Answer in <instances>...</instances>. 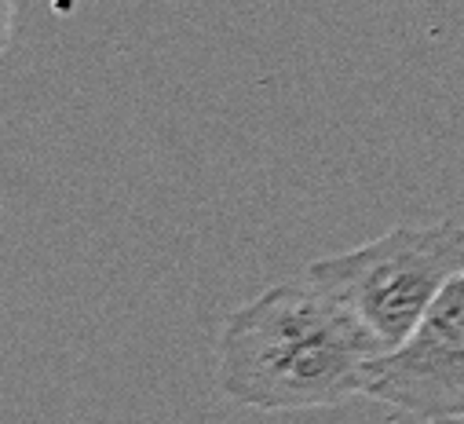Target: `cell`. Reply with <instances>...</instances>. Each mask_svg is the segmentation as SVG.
<instances>
[{"mask_svg": "<svg viewBox=\"0 0 464 424\" xmlns=\"http://www.w3.org/2000/svg\"><path fill=\"white\" fill-rule=\"evenodd\" d=\"M428 424H464V413H457V417H439V420H428Z\"/></svg>", "mask_w": 464, "mask_h": 424, "instance_id": "4", "label": "cell"}, {"mask_svg": "<svg viewBox=\"0 0 464 424\" xmlns=\"http://www.w3.org/2000/svg\"><path fill=\"white\" fill-rule=\"evenodd\" d=\"M464 271V227L453 220L428 227H395L352 253L307 267V282L343 304L392 352L399 348Z\"/></svg>", "mask_w": 464, "mask_h": 424, "instance_id": "2", "label": "cell"}, {"mask_svg": "<svg viewBox=\"0 0 464 424\" xmlns=\"http://www.w3.org/2000/svg\"><path fill=\"white\" fill-rule=\"evenodd\" d=\"M388 348L343 304L285 282L242 304L219 333V391L246 410L296 413L366 395Z\"/></svg>", "mask_w": 464, "mask_h": 424, "instance_id": "1", "label": "cell"}, {"mask_svg": "<svg viewBox=\"0 0 464 424\" xmlns=\"http://www.w3.org/2000/svg\"><path fill=\"white\" fill-rule=\"evenodd\" d=\"M366 395L420 420L464 413V271L439 293L420 326L377 359Z\"/></svg>", "mask_w": 464, "mask_h": 424, "instance_id": "3", "label": "cell"}]
</instances>
